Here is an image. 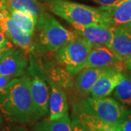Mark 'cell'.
<instances>
[{"label": "cell", "instance_id": "cell-20", "mask_svg": "<svg viewBox=\"0 0 131 131\" xmlns=\"http://www.w3.org/2000/svg\"><path fill=\"white\" fill-rule=\"evenodd\" d=\"M12 18L13 19L15 23L18 26L25 32L28 33L33 36L35 32L37 20L31 15L24 13L17 10L9 9Z\"/></svg>", "mask_w": 131, "mask_h": 131}, {"label": "cell", "instance_id": "cell-27", "mask_svg": "<svg viewBox=\"0 0 131 131\" xmlns=\"http://www.w3.org/2000/svg\"><path fill=\"white\" fill-rule=\"evenodd\" d=\"M125 63V65H126L127 66V69L128 67L131 66V56L127 59Z\"/></svg>", "mask_w": 131, "mask_h": 131}, {"label": "cell", "instance_id": "cell-1", "mask_svg": "<svg viewBox=\"0 0 131 131\" xmlns=\"http://www.w3.org/2000/svg\"><path fill=\"white\" fill-rule=\"evenodd\" d=\"M0 112L13 123L28 124L39 119L30 92L29 78L11 80L0 95Z\"/></svg>", "mask_w": 131, "mask_h": 131}, {"label": "cell", "instance_id": "cell-16", "mask_svg": "<svg viewBox=\"0 0 131 131\" xmlns=\"http://www.w3.org/2000/svg\"><path fill=\"white\" fill-rule=\"evenodd\" d=\"M111 69H112L88 68L82 69L75 78V89L81 95H88L96 81Z\"/></svg>", "mask_w": 131, "mask_h": 131}, {"label": "cell", "instance_id": "cell-4", "mask_svg": "<svg viewBox=\"0 0 131 131\" xmlns=\"http://www.w3.org/2000/svg\"><path fill=\"white\" fill-rule=\"evenodd\" d=\"M93 45L85 39L77 36L58 50L57 58L71 75L79 74L84 69L86 60Z\"/></svg>", "mask_w": 131, "mask_h": 131}, {"label": "cell", "instance_id": "cell-8", "mask_svg": "<svg viewBox=\"0 0 131 131\" xmlns=\"http://www.w3.org/2000/svg\"><path fill=\"white\" fill-rule=\"evenodd\" d=\"M106 26H119L131 21V0H122L115 5L98 7Z\"/></svg>", "mask_w": 131, "mask_h": 131}, {"label": "cell", "instance_id": "cell-33", "mask_svg": "<svg viewBox=\"0 0 131 131\" xmlns=\"http://www.w3.org/2000/svg\"><path fill=\"white\" fill-rule=\"evenodd\" d=\"M2 122V116H1V114H0V127H1Z\"/></svg>", "mask_w": 131, "mask_h": 131}, {"label": "cell", "instance_id": "cell-22", "mask_svg": "<svg viewBox=\"0 0 131 131\" xmlns=\"http://www.w3.org/2000/svg\"><path fill=\"white\" fill-rule=\"evenodd\" d=\"M72 124V131H89L84 125L76 118L73 117V119L71 120Z\"/></svg>", "mask_w": 131, "mask_h": 131}, {"label": "cell", "instance_id": "cell-14", "mask_svg": "<svg viewBox=\"0 0 131 131\" xmlns=\"http://www.w3.org/2000/svg\"><path fill=\"white\" fill-rule=\"evenodd\" d=\"M47 80L50 87L49 119L56 120L69 113V105L63 91L52 80Z\"/></svg>", "mask_w": 131, "mask_h": 131}, {"label": "cell", "instance_id": "cell-6", "mask_svg": "<svg viewBox=\"0 0 131 131\" xmlns=\"http://www.w3.org/2000/svg\"><path fill=\"white\" fill-rule=\"evenodd\" d=\"M0 29L9 40L26 53L32 52L34 49L32 36L25 32L15 23L6 5L0 9Z\"/></svg>", "mask_w": 131, "mask_h": 131}, {"label": "cell", "instance_id": "cell-34", "mask_svg": "<svg viewBox=\"0 0 131 131\" xmlns=\"http://www.w3.org/2000/svg\"><path fill=\"white\" fill-rule=\"evenodd\" d=\"M121 1H122V0H121Z\"/></svg>", "mask_w": 131, "mask_h": 131}, {"label": "cell", "instance_id": "cell-2", "mask_svg": "<svg viewBox=\"0 0 131 131\" xmlns=\"http://www.w3.org/2000/svg\"><path fill=\"white\" fill-rule=\"evenodd\" d=\"M44 5L71 26H106L98 8L68 0H44Z\"/></svg>", "mask_w": 131, "mask_h": 131}, {"label": "cell", "instance_id": "cell-18", "mask_svg": "<svg viewBox=\"0 0 131 131\" xmlns=\"http://www.w3.org/2000/svg\"><path fill=\"white\" fill-rule=\"evenodd\" d=\"M36 131H72V124L69 113L56 120H46L36 126Z\"/></svg>", "mask_w": 131, "mask_h": 131}, {"label": "cell", "instance_id": "cell-3", "mask_svg": "<svg viewBox=\"0 0 131 131\" xmlns=\"http://www.w3.org/2000/svg\"><path fill=\"white\" fill-rule=\"evenodd\" d=\"M36 27L39 31V40L43 47L58 51L62 46L77 37V34L64 28L56 19L47 13L37 20Z\"/></svg>", "mask_w": 131, "mask_h": 131}, {"label": "cell", "instance_id": "cell-25", "mask_svg": "<svg viewBox=\"0 0 131 131\" xmlns=\"http://www.w3.org/2000/svg\"><path fill=\"white\" fill-rule=\"evenodd\" d=\"M93 1L101 6H110L117 4L121 0H93Z\"/></svg>", "mask_w": 131, "mask_h": 131}, {"label": "cell", "instance_id": "cell-17", "mask_svg": "<svg viewBox=\"0 0 131 131\" xmlns=\"http://www.w3.org/2000/svg\"><path fill=\"white\" fill-rule=\"evenodd\" d=\"M6 6L11 10H17L31 15L37 22L38 18L46 12L37 0H6Z\"/></svg>", "mask_w": 131, "mask_h": 131}, {"label": "cell", "instance_id": "cell-12", "mask_svg": "<svg viewBox=\"0 0 131 131\" xmlns=\"http://www.w3.org/2000/svg\"><path fill=\"white\" fill-rule=\"evenodd\" d=\"M29 87L33 102L39 118L45 117L49 112L50 87L39 76L29 79Z\"/></svg>", "mask_w": 131, "mask_h": 131}, {"label": "cell", "instance_id": "cell-31", "mask_svg": "<svg viewBox=\"0 0 131 131\" xmlns=\"http://www.w3.org/2000/svg\"><path fill=\"white\" fill-rule=\"evenodd\" d=\"M2 131H26V130H11V129H9V128H5Z\"/></svg>", "mask_w": 131, "mask_h": 131}, {"label": "cell", "instance_id": "cell-19", "mask_svg": "<svg viewBox=\"0 0 131 131\" xmlns=\"http://www.w3.org/2000/svg\"><path fill=\"white\" fill-rule=\"evenodd\" d=\"M113 92L118 101L124 105H131V79L125 72Z\"/></svg>", "mask_w": 131, "mask_h": 131}, {"label": "cell", "instance_id": "cell-26", "mask_svg": "<svg viewBox=\"0 0 131 131\" xmlns=\"http://www.w3.org/2000/svg\"><path fill=\"white\" fill-rule=\"evenodd\" d=\"M13 49H14V47H13V48H11V49H9V50H5V51L1 52H0V62L2 61L5 57L7 56L9 52L13 50Z\"/></svg>", "mask_w": 131, "mask_h": 131}, {"label": "cell", "instance_id": "cell-29", "mask_svg": "<svg viewBox=\"0 0 131 131\" xmlns=\"http://www.w3.org/2000/svg\"><path fill=\"white\" fill-rule=\"evenodd\" d=\"M125 27H126L128 30H130L131 31V21L130 22H129V23H127V24H125V25H123Z\"/></svg>", "mask_w": 131, "mask_h": 131}, {"label": "cell", "instance_id": "cell-32", "mask_svg": "<svg viewBox=\"0 0 131 131\" xmlns=\"http://www.w3.org/2000/svg\"><path fill=\"white\" fill-rule=\"evenodd\" d=\"M127 69H128V70H129V71H130V74H129V77H130V79H131V66L128 67Z\"/></svg>", "mask_w": 131, "mask_h": 131}, {"label": "cell", "instance_id": "cell-21", "mask_svg": "<svg viewBox=\"0 0 131 131\" xmlns=\"http://www.w3.org/2000/svg\"><path fill=\"white\" fill-rule=\"evenodd\" d=\"M119 127L121 131H131V110H127L125 117Z\"/></svg>", "mask_w": 131, "mask_h": 131}, {"label": "cell", "instance_id": "cell-30", "mask_svg": "<svg viewBox=\"0 0 131 131\" xmlns=\"http://www.w3.org/2000/svg\"><path fill=\"white\" fill-rule=\"evenodd\" d=\"M13 47H0V52L2 51H5V50H9V49H11Z\"/></svg>", "mask_w": 131, "mask_h": 131}, {"label": "cell", "instance_id": "cell-24", "mask_svg": "<svg viewBox=\"0 0 131 131\" xmlns=\"http://www.w3.org/2000/svg\"><path fill=\"white\" fill-rule=\"evenodd\" d=\"M13 78L10 77H4V76H0V95L5 90L6 86L8 84L11 80Z\"/></svg>", "mask_w": 131, "mask_h": 131}, {"label": "cell", "instance_id": "cell-15", "mask_svg": "<svg viewBox=\"0 0 131 131\" xmlns=\"http://www.w3.org/2000/svg\"><path fill=\"white\" fill-rule=\"evenodd\" d=\"M125 71L111 69L98 79L91 88L90 93L92 97H106L112 93L115 87L122 80Z\"/></svg>", "mask_w": 131, "mask_h": 131}, {"label": "cell", "instance_id": "cell-23", "mask_svg": "<svg viewBox=\"0 0 131 131\" xmlns=\"http://www.w3.org/2000/svg\"><path fill=\"white\" fill-rule=\"evenodd\" d=\"M13 47V45L11 44V42H9V39L5 36L4 32L0 29V47Z\"/></svg>", "mask_w": 131, "mask_h": 131}, {"label": "cell", "instance_id": "cell-7", "mask_svg": "<svg viewBox=\"0 0 131 131\" xmlns=\"http://www.w3.org/2000/svg\"><path fill=\"white\" fill-rule=\"evenodd\" d=\"M88 68H109L122 72L127 66L125 63L121 61L108 47L95 46L93 47L85 62L84 69Z\"/></svg>", "mask_w": 131, "mask_h": 131}, {"label": "cell", "instance_id": "cell-11", "mask_svg": "<svg viewBox=\"0 0 131 131\" xmlns=\"http://www.w3.org/2000/svg\"><path fill=\"white\" fill-rule=\"evenodd\" d=\"M74 32L80 37L90 42L93 47L106 46L112 39L114 27L112 26L88 25V26H72Z\"/></svg>", "mask_w": 131, "mask_h": 131}, {"label": "cell", "instance_id": "cell-10", "mask_svg": "<svg viewBox=\"0 0 131 131\" xmlns=\"http://www.w3.org/2000/svg\"><path fill=\"white\" fill-rule=\"evenodd\" d=\"M26 52L21 48H14L0 62V76L19 77L24 74L28 66Z\"/></svg>", "mask_w": 131, "mask_h": 131}, {"label": "cell", "instance_id": "cell-13", "mask_svg": "<svg viewBox=\"0 0 131 131\" xmlns=\"http://www.w3.org/2000/svg\"><path fill=\"white\" fill-rule=\"evenodd\" d=\"M106 47L121 61L125 62L131 56V31L124 26H114L112 39Z\"/></svg>", "mask_w": 131, "mask_h": 131}, {"label": "cell", "instance_id": "cell-5", "mask_svg": "<svg viewBox=\"0 0 131 131\" xmlns=\"http://www.w3.org/2000/svg\"><path fill=\"white\" fill-rule=\"evenodd\" d=\"M91 112L103 122L119 126L127 112V108L115 99L89 96L83 100Z\"/></svg>", "mask_w": 131, "mask_h": 131}, {"label": "cell", "instance_id": "cell-9", "mask_svg": "<svg viewBox=\"0 0 131 131\" xmlns=\"http://www.w3.org/2000/svg\"><path fill=\"white\" fill-rule=\"evenodd\" d=\"M73 117L82 123L89 131H121L119 126L103 122L94 115L83 100L74 104Z\"/></svg>", "mask_w": 131, "mask_h": 131}, {"label": "cell", "instance_id": "cell-28", "mask_svg": "<svg viewBox=\"0 0 131 131\" xmlns=\"http://www.w3.org/2000/svg\"><path fill=\"white\" fill-rule=\"evenodd\" d=\"M6 5V0H0V9H2Z\"/></svg>", "mask_w": 131, "mask_h": 131}]
</instances>
